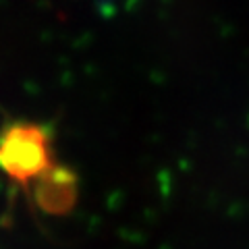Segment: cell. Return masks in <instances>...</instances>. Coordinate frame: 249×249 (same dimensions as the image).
Wrapping results in <instances>:
<instances>
[{
	"mask_svg": "<svg viewBox=\"0 0 249 249\" xmlns=\"http://www.w3.org/2000/svg\"><path fill=\"white\" fill-rule=\"evenodd\" d=\"M54 133L48 124L15 119L0 129V173L13 187L31 196V185L56 164Z\"/></svg>",
	"mask_w": 249,
	"mask_h": 249,
	"instance_id": "1",
	"label": "cell"
},
{
	"mask_svg": "<svg viewBox=\"0 0 249 249\" xmlns=\"http://www.w3.org/2000/svg\"><path fill=\"white\" fill-rule=\"evenodd\" d=\"M31 201L48 216H67L79 197V177L71 166L54 164L34 183Z\"/></svg>",
	"mask_w": 249,
	"mask_h": 249,
	"instance_id": "2",
	"label": "cell"
}]
</instances>
